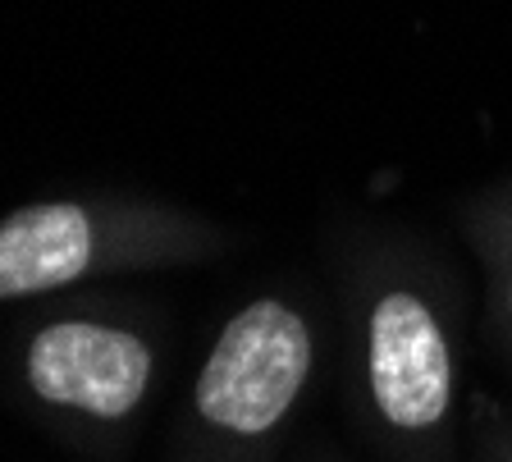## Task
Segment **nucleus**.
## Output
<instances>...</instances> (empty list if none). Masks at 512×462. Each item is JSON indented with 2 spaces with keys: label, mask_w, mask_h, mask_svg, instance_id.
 <instances>
[{
  "label": "nucleus",
  "mask_w": 512,
  "mask_h": 462,
  "mask_svg": "<svg viewBox=\"0 0 512 462\" xmlns=\"http://www.w3.org/2000/svg\"><path fill=\"white\" fill-rule=\"evenodd\" d=\"M92 261V225L83 206H23L0 225V298L42 293L78 280Z\"/></svg>",
  "instance_id": "20e7f679"
},
{
  "label": "nucleus",
  "mask_w": 512,
  "mask_h": 462,
  "mask_svg": "<svg viewBox=\"0 0 512 462\" xmlns=\"http://www.w3.org/2000/svg\"><path fill=\"white\" fill-rule=\"evenodd\" d=\"M371 389L394 426H435L448 408V348L412 293H389L371 316Z\"/></svg>",
  "instance_id": "7ed1b4c3"
},
{
  "label": "nucleus",
  "mask_w": 512,
  "mask_h": 462,
  "mask_svg": "<svg viewBox=\"0 0 512 462\" xmlns=\"http://www.w3.org/2000/svg\"><path fill=\"white\" fill-rule=\"evenodd\" d=\"M311 366V334L284 302H252L229 321L197 380L206 421L238 435H261L288 412Z\"/></svg>",
  "instance_id": "f257e3e1"
},
{
  "label": "nucleus",
  "mask_w": 512,
  "mask_h": 462,
  "mask_svg": "<svg viewBox=\"0 0 512 462\" xmlns=\"http://www.w3.org/2000/svg\"><path fill=\"white\" fill-rule=\"evenodd\" d=\"M151 376V353L142 339L124 330L87 321L51 325L28 348L32 389L64 408H83L92 417H124L138 408Z\"/></svg>",
  "instance_id": "f03ea898"
}]
</instances>
